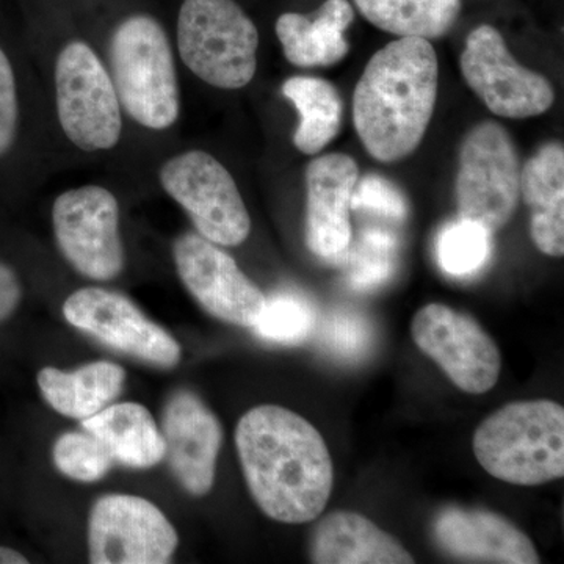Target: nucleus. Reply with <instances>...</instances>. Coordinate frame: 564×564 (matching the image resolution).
Segmentation results:
<instances>
[{
	"label": "nucleus",
	"instance_id": "obj_22",
	"mask_svg": "<svg viewBox=\"0 0 564 564\" xmlns=\"http://www.w3.org/2000/svg\"><path fill=\"white\" fill-rule=\"evenodd\" d=\"M36 381L52 410L84 421L117 400L124 388L126 370L110 361L90 362L73 372L44 367Z\"/></svg>",
	"mask_w": 564,
	"mask_h": 564
},
{
	"label": "nucleus",
	"instance_id": "obj_3",
	"mask_svg": "<svg viewBox=\"0 0 564 564\" xmlns=\"http://www.w3.org/2000/svg\"><path fill=\"white\" fill-rule=\"evenodd\" d=\"M475 458L505 484L540 486L564 475V408L552 400L505 404L474 434Z\"/></svg>",
	"mask_w": 564,
	"mask_h": 564
},
{
	"label": "nucleus",
	"instance_id": "obj_24",
	"mask_svg": "<svg viewBox=\"0 0 564 564\" xmlns=\"http://www.w3.org/2000/svg\"><path fill=\"white\" fill-rule=\"evenodd\" d=\"M359 13L399 39L447 35L462 13V0H355Z\"/></svg>",
	"mask_w": 564,
	"mask_h": 564
},
{
	"label": "nucleus",
	"instance_id": "obj_4",
	"mask_svg": "<svg viewBox=\"0 0 564 564\" xmlns=\"http://www.w3.org/2000/svg\"><path fill=\"white\" fill-rule=\"evenodd\" d=\"M111 73L118 99L132 120L163 131L180 117V87L169 36L147 14L122 21L111 36Z\"/></svg>",
	"mask_w": 564,
	"mask_h": 564
},
{
	"label": "nucleus",
	"instance_id": "obj_29",
	"mask_svg": "<svg viewBox=\"0 0 564 564\" xmlns=\"http://www.w3.org/2000/svg\"><path fill=\"white\" fill-rule=\"evenodd\" d=\"M350 209L370 212L392 221H404L410 215V203L393 182L378 174H367L356 182Z\"/></svg>",
	"mask_w": 564,
	"mask_h": 564
},
{
	"label": "nucleus",
	"instance_id": "obj_32",
	"mask_svg": "<svg viewBox=\"0 0 564 564\" xmlns=\"http://www.w3.org/2000/svg\"><path fill=\"white\" fill-rule=\"evenodd\" d=\"M22 299L21 282L17 273L0 262V323L9 321L20 306Z\"/></svg>",
	"mask_w": 564,
	"mask_h": 564
},
{
	"label": "nucleus",
	"instance_id": "obj_20",
	"mask_svg": "<svg viewBox=\"0 0 564 564\" xmlns=\"http://www.w3.org/2000/svg\"><path fill=\"white\" fill-rule=\"evenodd\" d=\"M355 20L348 0H326L314 18L284 13L278 18L276 35L285 58L299 68L333 66L348 54L345 32Z\"/></svg>",
	"mask_w": 564,
	"mask_h": 564
},
{
	"label": "nucleus",
	"instance_id": "obj_25",
	"mask_svg": "<svg viewBox=\"0 0 564 564\" xmlns=\"http://www.w3.org/2000/svg\"><path fill=\"white\" fill-rule=\"evenodd\" d=\"M317 315L310 300L293 292L274 293L265 300L262 314L252 326L269 343L302 344L314 332Z\"/></svg>",
	"mask_w": 564,
	"mask_h": 564
},
{
	"label": "nucleus",
	"instance_id": "obj_21",
	"mask_svg": "<svg viewBox=\"0 0 564 564\" xmlns=\"http://www.w3.org/2000/svg\"><path fill=\"white\" fill-rule=\"evenodd\" d=\"M82 429L101 441L115 463L131 469H151L165 458L162 430L143 404H109L84 419Z\"/></svg>",
	"mask_w": 564,
	"mask_h": 564
},
{
	"label": "nucleus",
	"instance_id": "obj_6",
	"mask_svg": "<svg viewBox=\"0 0 564 564\" xmlns=\"http://www.w3.org/2000/svg\"><path fill=\"white\" fill-rule=\"evenodd\" d=\"M455 198L459 218L494 234L513 218L521 199V163L503 126L484 121L466 133L459 148Z\"/></svg>",
	"mask_w": 564,
	"mask_h": 564
},
{
	"label": "nucleus",
	"instance_id": "obj_31",
	"mask_svg": "<svg viewBox=\"0 0 564 564\" xmlns=\"http://www.w3.org/2000/svg\"><path fill=\"white\" fill-rule=\"evenodd\" d=\"M369 326L352 315L333 317L326 326V344L339 355L358 356L369 347Z\"/></svg>",
	"mask_w": 564,
	"mask_h": 564
},
{
	"label": "nucleus",
	"instance_id": "obj_17",
	"mask_svg": "<svg viewBox=\"0 0 564 564\" xmlns=\"http://www.w3.org/2000/svg\"><path fill=\"white\" fill-rule=\"evenodd\" d=\"M433 536L441 551L458 562L541 563L532 540L494 511L444 508L434 519Z\"/></svg>",
	"mask_w": 564,
	"mask_h": 564
},
{
	"label": "nucleus",
	"instance_id": "obj_30",
	"mask_svg": "<svg viewBox=\"0 0 564 564\" xmlns=\"http://www.w3.org/2000/svg\"><path fill=\"white\" fill-rule=\"evenodd\" d=\"M18 124L17 82L6 52L0 50V155L13 144Z\"/></svg>",
	"mask_w": 564,
	"mask_h": 564
},
{
	"label": "nucleus",
	"instance_id": "obj_1",
	"mask_svg": "<svg viewBox=\"0 0 564 564\" xmlns=\"http://www.w3.org/2000/svg\"><path fill=\"white\" fill-rule=\"evenodd\" d=\"M236 447L252 499L282 524L315 521L329 502L334 467L321 432L276 404L252 408L236 429Z\"/></svg>",
	"mask_w": 564,
	"mask_h": 564
},
{
	"label": "nucleus",
	"instance_id": "obj_14",
	"mask_svg": "<svg viewBox=\"0 0 564 564\" xmlns=\"http://www.w3.org/2000/svg\"><path fill=\"white\" fill-rule=\"evenodd\" d=\"M173 252L182 282L204 311L231 325H256L265 295L228 252L195 232L181 236Z\"/></svg>",
	"mask_w": 564,
	"mask_h": 564
},
{
	"label": "nucleus",
	"instance_id": "obj_19",
	"mask_svg": "<svg viewBox=\"0 0 564 564\" xmlns=\"http://www.w3.org/2000/svg\"><path fill=\"white\" fill-rule=\"evenodd\" d=\"M521 195L530 210V236L538 250L564 254V150L547 143L521 170Z\"/></svg>",
	"mask_w": 564,
	"mask_h": 564
},
{
	"label": "nucleus",
	"instance_id": "obj_7",
	"mask_svg": "<svg viewBox=\"0 0 564 564\" xmlns=\"http://www.w3.org/2000/svg\"><path fill=\"white\" fill-rule=\"evenodd\" d=\"M57 110L63 132L80 150H111L120 141V99L96 52L74 41L55 66Z\"/></svg>",
	"mask_w": 564,
	"mask_h": 564
},
{
	"label": "nucleus",
	"instance_id": "obj_12",
	"mask_svg": "<svg viewBox=\"0 0 564 564\" xmlns=\"http://www.w3.org/2000/svg\"><path fill=\"white\" fill-rule=\"evenodd\" d=\"M177 544L172 522L143 497L109 494L93 505L88 521L93 564H165Z\"/></svg>",
	"mask_w": 564,
	"mask_h": 564
},
{
	"label": "nucleus",
	"instance_id": "obj_13",
	"mask_svg": "<svg viewBox=\"0 0 564 564\" xmlns=\"http://www.w3.org/2000/svg\"><path fill=\"white\" fill-rule=\"evenodd\" d=\"M66 321L107 347L162 369L181 361V345L122 293L101 288L74 292L63 304Z\"/></svg>",
	"mask_w": 564,
	"mask_h": 564
},
{
	"label": "nucleus",
	"instance_id": "obj_15",
	"mask_svg": "<svg viewBox=\"0 0 564 564\" xmlns=\"http://www.w3.org/2000/svg\"><path fill=\"white\" fill-rule=\"evenodd\" d=\"M358 163L340 152L306 166V247L315 258L344 265L351 245L350 203Z\"/></svg>",
	"mask_w": 564,
	"mask_h": 564
},
{
	"label": "nucleus",
	"instance_id": "obj_16",
	"mask_svg": "<svg viewBox=\"0 0 564 564\" xmlns=\"http://www.w3.org/2000/svg\"><path fill=\"white\" fill-rule=\"evenodd\" d=\"M162 434L165 456L182 488L196 497L209 494L223 443L217 415L196 393L176 392L163 410Z\"/></svg>",
	"mask_w": 564,
	"mask_h": 564
},
{
	"label": "nucleus",
	"instance_id": "obj_2",
	"mask_svg": "<svg viewBox=\"0 0 564 564\" xmlns=\"http://www.w3.org/2000/svg\"><path fill=\"white\" fill-rule=\"evenodd\" d=\"M437 82L429 40L399 39L370 58L352 96V122L373 159L399 162L417 150L432 121Z\"/></svg>",
	"mask_w": 564,
	"mask_h": 564
},
{
	"label": "nucleus",
	"instance_id": "obj_18",
	"mask_svg": "<svg viewBox=\"0 0 564 564\" xmlns=\"http://www.w3.org/2000/svg\"><path fill=\"white\" fill-rule=\"evenodd\" d=\"M317 564H413L399 540L352 511H334L315 525L310 549Z\"/></svg>",
	"mask_w": 564,
	"mask_h": 564
},
{
	"label": "nucleus",
	"instance_id": "obj_10",
	"mask_svg": "<svg viewBox=\"0 0 564 564\" xmlns=\"http://www.w3.org/2000/svg\"><path fill=\"white\" fill-rule=\"evenodd\" d=\"M462 73L497 117L525 120L540 117L554 106L555 90L547 77L519 65L492 25H478L467 36Z\"/></svg>",
	"mask_w": 564,
	"mask_h": 564
},
{
	"label": "nucleus",
	"instance_id": "obj_27",
	"mask_svg": "<svg viewBox=\"0 0 564 564\" xmlns=\"http://www.w3.org/2000/svg\"><path fill=\"white\" fill-rule=\"evenodd\" d=\"M489 234L484 226L463 220L448 223L436 242L437 262L452 276L478 272L489 256Z\"/></svg>",
	"mask_w": 564,
	"mask_h": 564
},
{
	"label": "nucleus",
	"instance_id": "obj_26",
	"mask_svg": "<svg viewBox=\"0 0 564 564\" xmlns=\"http://www.w3.org/2000/svg\"><path fill=\"white\" fill-rule=\"evenodd\" d=\"M397 239L388 229L367 228L355 247L348 248V282L356 291H370L392 276L395 270Z\"/></svg>",
	"mask_w": 564,
	"mask_h": 564
},
{
	"label": "nucleus",
	"instance_id": "obj_33",
	"mask_svg": "<svg viewBox=\"0 0 564 564\" xmlns=\"http://www.w3.org/2000/svg\"><path fill=\"white\" fill-rule=\"evenodd\" d=\"M28 556L22 555L17 549L9 545H0V564H28Z\"/></svg>",
	"mask_w": 564,
	"mask_h": 564
},
{
	"label": "nucleus",
	"instance_id": "obj_9",
	"mask_svg": "<svg viewBox=\"0 0 564 564\" xmlns=\"http://www.w3.org/2000/svg\"><path fill=\"white\" fill-rule=\"evenodd\" d=\"M55 239L84 276L110 281L124 269L120 206L107 188L85 185L62 193L52 207Z\"/></svg>",
	"mask_w": 564,
	"mask_h": 564
},
{
	"label": "nucleus",
	"instance_id": "obj_28",
	"mask_svg": "<svg viewBox=\"0 0 564 564\" xmlns=\"http://www.w3.org/2000/svg\"><path fill=\"white\" fill-rule=\"evenodd\" d=\"M52 458L63 475L80 484L102 480L115 464L101 441L88 432L62 434L52 448Z\"/></svg>",
	"mask_w": 564,
	"mask_h": 564
},
{
	"label": "nucleus",
	"instance_id": "obj_11",
	"mask_svg": "<svg viewBox=\"0 0 564 564\" xmlns=\"http://www.w3.org/2000/svg\"><path fill=\"white\" fill-rule=\"evenodd\" d=\"M411 336L463 392L480 395L497 384L502 369L499 347L469 314L426 304L414 315Z\"/></svg>",
	"mask_w": 564,
	"mask_h": 564
},
{
	"label": "nucleus",
	"instance_id": "obj_5",
	"mask_svg": "<svg viewBox=\"0 0 564 564\" xmlns=\"http://www.w3.org/2000/svg\"><path fill=\"white\" fill-rule=\"evenodd\" d=\"M177 47L192 73L223 90L247 87L258 68V28L236 0H184Z\"/></svg>",
	"mask_w": 564,
	"mask_h": 564
},
{
	"label": "nucleus",
	"instance_id": "obj_8",
	"mask_svg": "<svg viewBox=\"0 0 564 564\" xmlns=\"http://www.w3.org/2000/svg\"><path fill=\"white\" fill-rule=\"evenodd\" d=\"M161 182L204 239L221 247H239L250 236V214L236 181L207 152L188 151L170 159L162 166Z\"/></svg>",
	"mask_w": 564,
	"mask_h": 564
},
{
	"label": "nucleus",
	"instance_id": "obj_23",
	"mask_svg": "<svg viewBox=\"0 0 564 564\" xmlns=\"http://www.w3.org/2000/svg\"><path fill=\"white\" fill-rule=\"evenodd\" d=\"M282 95L300 113L293 144L303 154H318L343 129L344 102L332 82L295 76L284 82Z\"/></svg>",
	"mask_w": 564,
	"mask_h": 564
}]
</instances>
